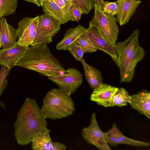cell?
Returning a JSON list of instances; mask_svg holds the SVG:
<instances>
[{
    "label": "cell",
    "mask_w": 150,
    "mask_h": 150,
    "mask_svg": "<svg viewBox=\"0 0 150 150\" xmlns=\"http://www.w3.org/2000/svg\"><path fill=\"white\" fill-rule=\"evenodd\" d=\"M41 108L34 99L26 98L19 110L14 123V136L17 143L25 145L42 133L50 131Z\"/></svg>",
    "instance_id": "1"
},
{
    "label": "cell",
    "mask_w": 150,
    "mask_h": 150,
    "mask_svg": "<svg viewBox=\"0 0 150 150\" xmlns=\"http://www.w3.org/2000/svg\"><path fill=\"white\" fill-rule=\"evenodd\" d=\"M16 66L35 71L47 76L67 73L46 44L28 47L16 62Z\"/></svg>",
    "instance_id": "2"
},
{
    "label": "cell",
    "mask_w": 150,
    "mask_h": 150,
    "mask_svg": "<svg viewBox=\"0 0 150 150\" xmlns=\"http://www.w3.org/2000/svg\"><path fill=\"white\" fill-rule=\"evenodd\" d=\"M139 29L136 30L126 40L115 44L117 55L120 83L132 81L137 64L145 57V51L139 45Z\"/></svg>",
    "instance_id": "3"
},
{
    "label": "cell",
    "mask_w": 150,
    "mask_h": 150,
    "mask_svg": "<svg viewBox=\"0 0 150 150\" xmlns=\"http://www.w3.org/2000/svg\"><path fill=\"white\" fill-rule=\"evenodd\" d=\"M42 103L41 109L46 119H62L71 115L75 110L71 95L59 88H53L48 91Z\"/></svg>",
    "instance_id": "4"
},
{
    "label": "cell",
    "mask_w": 150,
    "mask_h": 150,
    "mask_svg": "<svg viewBox=\"0 0 150 150\" xmlns=\"http://www.w3.org/2000/svg\"><path fill=\"white\" fill-rule=\"evenodd\" d=\"M94 14L89 23V26L97 28L101 36L110 43L115 44L119 33L117 20L113 16L103 13L94 4Z\"/></svg>",
    "instance_id": "5"
},
{
    "label": "cell",
    "mask_w": 150,
    "mask_h": 150,
    "mask_svg": "<svg viewBox=\"0 0 150 150\" xmlns=\"http://www.w3.org/2000/svg\"><path fill=\"white\" fill-rule=\"evenodd\" d=\"M62 23L46 13L39 16L35 38L30 46L49 43L59 31Z\"/></svg>",
    "instance_id": "6"
},
{
    "label": "cell",
    "mask_w": 150,
    "mask_h": 150,
    "mask_svg": "<svg viewBox=\"0 0 150 150\" xmlns=\"http://www.w3.org/2000/svg\"><path fill=\"white\" fill-rule=\"evenodd\" d=\"M82 135L88 144L95 146L101 150H110L105 136V132L100 128L97 122L95 112H93L91 117L90 125L83 129Z\"/></svg>",
    "instance_id": "7"
},
{
    "label": "cell",
    "mask_w": 150,
    "mask_h": 150,
    "mask_svg": "<svg viewBox=\"0 0 150 150\" xmlns=\"http://www.w3.org/2000/svg\"><path fill=\"white\" fill-rule=\"evenodd\" d=\"M67 71V73L63 74L47 77L58 86L59 88L71 96L81 84L82 75L74 68H69Z\"/></svg>",
    "instance_id": "8"
},
{
    "label": "cell",
    "mask_w": 150,
    "mask_h": 150,
    "mask_svg": "<svg viewBox=\"0 0 150 150\" xmlns=\"http://www.w3.org/2000/svg\"><path fill=\"white\" fill-rule=\"evenodd\" d=\"M39 17H25L19 22L16 29L19 45L27 47L31 45L36 36Z\"/></svg>",
    "instance_id": "9"
},
{
    "label": "cell",
    "mask_w": 150,
    "mask_h": 150,
    "mask_svg": "<svg viewBox=\"0 0 150 150\" xmlns=\"http://www.w3.org/2000/svg\"><path fill=\"white\" fill-rule=\"evenodd\" d=\"M86 35L91 43L97 49L109 55L118 66V57L115 44L109 42L100 35L96 27L90 26L86 29Z\"/></svg>",
    "instance_id": "10"
},
{
    "label": "cell",
    "mask_w": 150,
    "mask_h": 150,
    "mask_svg": "<svg viewBox=\"0 0 150 150\" xmlns=\"http://www.w3.org/2000/svg\"><path fill=\"white\" fill-rule=\"evenodd\" d=\"M105 134L108 144L112 146H115L119 144L143 147H148L150 145L148 142L135 140L124 135L115 123Z\"/></svg>",
    "instance_id": "11"
},
{
    "label": "cell",
    "mask_w": 150,
    "mask_h": 150,
    "mask_svg": "<svg viewBox=\"0 0 150 150\" xmlns=\"http://www.w3.org/2000/svg\"><path fill=\"white\" fill-rule=\"evenodd\" d=\"M118 88L103 83L93 89L90 100L106 108L112 107L113 98Z\"/></svg>",
    "instance_id": "12"
},
{
    "label": "cell",
    "mask_w": 150,
    "mask_h": 150,
    "mask_svg": "<svg viewBox=\"0 0 150 150\" xmlns=\"http://www.w3.org/2000/svg\"><path fill=\"white\" fill-rule=\"evenodd\" d=\"M118 9L117 20L120 25H123L129 21L140 4V0H117Z\"/></svg>",
    "instance_id": "13"
},
{
    "label": "cell",
    "mask_w": 150,
    "mask_h": 150,
    "mask_svg": "<svg viewBox=\"0 0 150 150\" xmlns=\"http://www.w3.org/2000/svg\"><path fill=\"white\" fill-rule=\"evenodd\" d=\"M28 47L17 43L10 48L0 50V65L11 69L16 66V62L24 54Z\"/></svg>",
    "instance_id": "14"
},
{
    "label": "cell",
    "mask_w": 150,
    "mask_h": 150,
    "mask_svg": "<svg viewBox=\"0 0 150 150\" xmlns=\"http://www.w3.org/2000/svg\"><path fill=\"white\" fill-rule=\"evenodd\" d=\"M46 132L35 136L31 142V147L33 150H66L67 146L64 144L52 141L50 133Z\"/></svg>",
    "instance_id": "15"
},
{
    "label": "cell",
    "mask_w": 150,
    "mask_h": 150,
    "mask_svg": "<svg viewBox=\"0 0 150 150\" xmlns=\"http://www.w3.org/2000/svg\"><path fill=\"white\" fill-rule=\"evenodd\" d=\"M129 104L132 108L150 119V92L143 90L131 96Z\"/></svg>",
    "instance_id": "16"
},
{
    "label": "cell",
    "mask_w": 150,
    "mask_h": 150,
    "mask_svg": "<svg viewBox=\"0 0 150 150\" xmlns=\"http://www.w3.org/2000/svg\"><path fill=\"white\" fill-rule=\"evenodd\" d=\"M42 11L64 24L69 21H75L71 13L58 6L51 0H43L42 4Z\"/></svg>",
    "instance_id": "17"
},
{
    "label": "cell",
    "mask_w": 150,
    "mask_h": 150,
    "mask_svg": "<svg viewBox=\"0 0 150 150\" xmlns=\"http://www.w3.org/2000/svg\"><path fill=\"white\" fill-rule=\"evenodd\" d=\"M16 29L8 23L4 17L0 18V42L2 49L10 48L17 42Z\"/></svg>",
    "instance_id": "18"
},
{
    "label": "cell",
    "mask_w": 150,
    "mask_h": 150,
    "mask_svg": "<svg viewBox=\"0 0 150 150\" xmlns=\"http://www.w3.org/2000/svg\"><path fill=\"white\" fill-rule=\"evenodd\" d=\"M86 32V29L80 25L68 30L63 39L57 44L56 49L59 50H68L70 45Z\"/></svg>",
    "instance_id": "19"
},
{
    "label": "cell",
    "mask_w": 150,
    "mask_h": 150,
    "mask_svg": "<svg viewBox=\"0 0 150 150\" xmlns=\"http://www.w3.org/2000/svg\"><path fill=\"white\" fill-rule=\"evenodd\" d=\"M83 65L85 76L91 88L94 89L102 84L101 72L97 69L87 64L83 58L80 61Z\"/></svg>",
    "instance_id": "20"
},
{
    "label": "cell",
    "mask_w": 150,
    "mask_h": 150,
    "mask_svg": "<svg viewBox=\"0 0 150 150\" xmlns=\"http://www.w3.org/2000/svg\"><path fill=\"white\" fill-rule=\"evenodd\" d=\"M131 96L124 88H118L112 100V107H122L127 105L130 101Z\"/></svg>",
    "instance_id": "21"
},
{
    "label": "cell",
    "mask_w": 150,
    "mask_h": 150,
    "mask_svg": "<svg viewBox=\"0 0 150 150\" xmlns=\"http://www.w3.org/2000/svg\"><path fill=\"white\" fill-rule=\"evenodd\" d=\"M17 4V0H0V18L14 13Z\"/></svg>",
    "instance_id": "22"
},
{
    "label": "cell",
    "mask_w": 150,
    "mask_h": 150,
    "mask_svg": "<svg viewBox=\"0 0 150 150\" xmlns=\"http://www.w3.org/2000/svg\"><path fill=\"white\" fill-rule=\"evenodd\" d=\"M10 69L4 65H1L0 69V106L4 110L6 109V106L5 104L1 101L0 98L7 87L8 83L7 77Z\"/></svg>",
    "instance_id": "23"
},
{
    "label": "cell",
    "mask_w": 150,
    "mask_h": 150,
    "mask_svg": "<svg viewBox=\"0 0 150 150\" xmlns=\"http://www.w3.org/2000/svg\"><path fill=\"white\" fill-rule=\"evenodd\" d=\"M72 4L77 7L83 14H88L94 7L93 0H71Z\"/></svg>",
    "instance_id": "24"
},
{
    "label": "cell",
    "mask_w": 150,
    "mask_h": 150,
    "mask_svg": "<svg viewBox=\"0 0 150 150\" xmlns=\"http://www.w3.org/2000/svg\"><path fill=\"white\" fill-rule=\"evenodd\" d=\"M75 42L85 50L86 53H92L98 50L88 39L85 33L79 38Z\"/></svg>",
    "instance_id": "25"
},
{
    "label": "cell",
    "mask_w": 150,
    "mask_h": 150,
    "mask_svg": "<svg viewBox=\"0 0 150 150\" xmlns=\"http://www.w3.org/2000/svg\"><path fill=\"white\" fill-rule=\"evenodd\" d=\"M118 9L116 1L110 2L103 1L101 4V11L105 14L111 16L116 15Z\"/></svg>",
    "instance_id": "26"
},
{
    "label": "cell",
    "mask_w": 150,
    "mask_h": 150,
    "mask_svg": "<svg viewBox=\"0 0 150 150\" xmlns=\"http://www.w3.org/2000/svg\"><path fill=\"white\" fill-rule=\"evenodd\" d=\"M78 61H81L83 58L84 54L86 53L85 50L75 42L70 46L68 50Z\"/></svg>",
    "instance_id": "27"
},
{
    "label": "cell",
    "mask_w": 150,
    "mask_h": 150,
    "mask_svg": "<svg viewBox=\"0 0 150 150\" xmlns=\"http://www.w3.org/2000/svg\"><path fill=\"white\" fill-rule=\"evenodd\" d=\"M60 8L71 13L70 8L72 5L71 0H51Z\"/></svg>",
    "instance_id": "28"
},
{
    "label": "cell",
    "mask_w": 150,
    "mask_h": 150,
    "mask_svg": "<svg viewBox=\"0 0 150 150\" xmlns=\"http://www.w3.org/2000/svg\"><path fill=\"white\" fill-rule=\"evenodd\" d=\"M71 13L76 22L79 21L83 14L81 10L76 6L72 4L70 8Z\"/></svg>",
    "instance_id": "29"
},
{
    "label": "cell",
    "mask_w": 150,
    "mask_h": 150,
    "mask_svg": "<svg viewBox=\"0 0 150 150\" xmlns=\"http://www.w3.org/2000/svg\"><path fill=\"white\" fill-rule=\"evenodd\" d=\"M25 1L33 3L39 6H42V3L43 0H24Z\"/></svg>",
    "instance_id": "30"
},
{
    "label": "cell",
    "mask_w": 150,
    "mask_h": 150,
    "mask_svg": "<svg viewBox=\"0 0 150 150\" xmlns=\"http://www.w3.org/2000/svg\"><path fill=\"white\" fill-rule=\"evenodd\" d=\"M93 1L94 4L100 9L102 4L104 1V0H93Z\"/></svg>",
    "instance_id": "31"
},
{
    "label": "cell",
    "mask_w": 150,
    "mask_h": 150,
    "mask_svg": "<svg viewBox=\"0 0 150 150\" xmlns=\"http://www.w3.org/2000/svg\"><path fill=\"white\" fill-rule=\"evenodd\" d=\"M1 44L0 42V50H1Z\"/></svg>",
    "instance_id": "32"
}]
</instances>
